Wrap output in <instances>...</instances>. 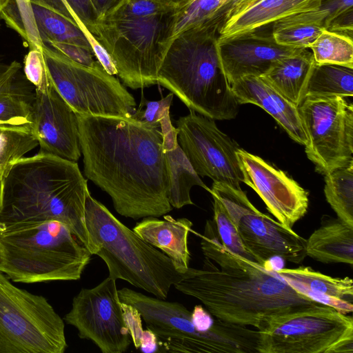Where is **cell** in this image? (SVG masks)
Here are the masks:
<instances>
[{
	"mask_svg": "<svg viewBox=\"0 0 353 353\" xmlns=\"http://www.w3.org/2000/svg\"><path fill=\"white\" fill-rule=\"evenodd\" d=\"M39 145L29 127L0 126V176Z\"/></svg>",
	"mask_w": 353,
	"mask_h": 353,
	"instance_id": "f1b7e54d",
	"label": "cell"
},
{
	"mask_svg": "<svg viewBox=\"0 0 353 353\" xmlns=\"http://www.w3.org/2000/svg\"><path fill=\"white\" fill-rule=\"evenodd\" d=\"M316 63L309 48L277 61L261 76L276 92L298 106L305 97L307 85Z\"/></svg>",
	"mask_w": 353,
	"mask_h": 353,
	"instance_id": "cb8c5ba5",
	"label": "cell"
},
{
	"mask_svg": "<svg viewBox=\"0 0 353 353\" xmlns=\"http://www.w3.org/2000/svg\"><path fill=\"white\" fill-rule=\"evenodd\" d=\"M67 57L70 59L83 65L97 68L102 65L97 59L93 51L81 46L61 43L48 42L43 43ZM103 66V65H102Z\"/></svg>",
	"mask_w": 353,
	"mask_h": 353,
	"instance_id": "60d3db41",
	"label": "cell"
},
{
	"mask_svg": "<svg viewBox=\"0 0 353 353\" xmlns=\"http://www.w3.org/2000/svg\"><path fill=\"white\" fill-rule=\"evenodd\" d=\"M176 123L178 143L196 173L241 188L243 177L237 157L239 147L214 120L190 110Z\"/></svg>",
	"mask_w": 353,
	"mask_h": 353,
	"instance_id": "5bb4252c",
	"label": "cell"
},
{
	"mask_svg": "<svg viewBox=\"0 0 353 353\" xmlns=\"http://www.w3.org/2000/svg\"><path fill=\"white\" fill-rule=\"evenodd\" d=\"M250 1L252 0H227L217 12L212 26L219 30L231 14Z\"/></svg>",
	"mask_w": 353,
	"mask_h": 353,
	"instance_id": "ee69618b",
	"label": "cell"
},
{
	"mask_svg": "<svg viewBox=\"0 0 353 353\" xmlns=\"http://www.w3.org/2000/svg\"><path fill=\"white\" fill-rule=\"evenodd\" d=\"M77 24L90 39L95 35L98 16L90 0H30Z\"/></svg>",
	"mask_w": 353,
	"mask_h": 353,
	"instance_id": "4dcf8cb0",
	"label": "cell"
},
{
	"mask_svg": "<svg viewBox=\"0 0 353 353\" xmlns=\"http://www.w3.org/2000/svg\"><path fill=\"white\" fill-rule=\"evenodd\" d=\"M210 189L211 195L223 203L243 244L259 265L263 267L275 256L297 264L307 256L306 239L260 212L241 188L213 182Z\"/></svg>",
	"mask_w": 353,
	"mask_h": 353,
	"instance_id": "4fadbf2b",
	"label": "cell"
},
{
	"mask_svg": "<svg viewBox=\"0 0 353 353\" xmlns=\"http://www.w3.org/2000/svg\"><path fill=\"white\" fill-rule=\"evenodd\" d=\"M212 196L213 199V221L222 244L239 256L256 263L254 256L243 244L236 228L223 203L216 196Z\"/></svg>",
	"mask_w": 353,
	"mask_h": 353,
	"instance_id": "e575fe53",
	"label": "cell"
},
{
	"mask_svg": "<svg viewBox=\"0 0 353 353\" xmlns=\"http://www.w3.org/2000/svg\"><path fill=\"white\" fill-rule=\"evenodd\" d=\"M31 8L35 28L42 44L48 42L72 44L93 51L89 38L77 24L39 5L31 3Z\"/></svg>",
	"mask_w": 353,
	"mask_h": 353,
	"instance_id": "484cf974",
	"label": "cell"
},
{
	"mask_svg": "<svg viewBox=\"0 0 353 353\" xmlns=\"http://www.w3.org/2000/svg\"><path fill=\"white\" fill-rule=\"evenodd\" d=\"M126 325L135 347L139 349L144 330L141 325V316L138 310L130 305L121 302Z\"/></svg>",
	"mask_w": 353,
	"mask_h": 353,
	"instance_id": "b9f144b4",
	"label": "cell"
},
{
	"mask_svg": "<svg viewBox=\"0 0 353 353\" xmlns=\"http://www.w3.org/2000/svg\"><path fill=\"white\" fill-rule=\"evenodd\" d=\"M221 62L229 83L247 77H261L279 59L299 49L279 44L270 34L245 32L217 39Z\"/></svg>",
	"mask_w": 353,
	"mask_h": 353,
	"instance_id": "ac0fdd59",
	"label": "cell"
},
{
	"mask_svg": "<svg viewBox=\"0 0 353 353\" xmlns=\"http://www.w3.org/2000/svg\"><path fill=\"white\" fill-rule=\"evenodd\" d=\"M139 348L146 353L160 352L157 336L148 329L144 330Z\"/></svg>",
	"mask_w": 353,
	"mask_h": 353,
	"instance_id": "bcb514c9",
	"label": "cell"
},
{
	"mask_svg": "<svg viewBox=\"0 0 353 353\" xmlns=\"http://www.w3.org/2000/svg\"><path fill=\"white\" fill-rule=\"evenodd\" d=\"M217 28L203 25L170 41L157 74V83L190 110L214 120L234 119L238 103L224 72L217 48Z\"/></svg>",
	"mask_w": 353,
	"mask_h": 353,
	"instance_id": "5b68a950",
	"label": "cell"
},
{
	"mask_svg": "<svg viewBox=\"0 0 353 353\" xmlns=\"http://www.w3.org/2000/svg\"><path fill=\"white\" fill-rule=\"evenodd\" d=\"M324 193L338 218L353 226V162L325 175Z\"/></svg>",
	"mask_w": 353,
	"mask_h": 353,
	"instance_id": "83f0119b",
	"label": "cell"
},
{
	"mask_svg": "<svg viewBox=\"0 0 353 353\" xmlns=\"http://www.w3.org/2000/svg\"><path fill=\"white\" fill-rule=\"evenodd\" d=\"M34 97V94H21L0 95V126L31 128Z\"/></svg>",
	"mask_w": 353,
	"mask_h": 353,
	"instance_id": "d590c367",
	"label": "cell"
},
{
	"mask_svg": "<svg viewBox=\"0 0 353 353\" xmlns=\"http://www.w3.org/2000/svg\"><path fill=\"white\" fill-rule=\"evenodd\" d=\"M230 85L239 105L252 103L259 106L293 141L306 145L307 137L298 106L276 92L262 77H244Z\"/></svg>",
	"mask_w": 353,
	"mask_h": 353,
	"instance_id": "d6986e66",
	"label": "cell"
},
{
	"mask_svg": "<svg viewBox=\"0 0 353 353\" xmlns=\"http://www.w3.org/2000/svg\"><path fill=\"white\" fill-rule=\"evenodd\" d=\"M63 321L103 353L124 352L132 343L116 280L109 276L92 288H82Z\"/></svg>",
	"mask_w": 353,
	"mask_h": 353,
	"instance_id": "9a60e30c",
	"label": "cell"
},
{
	"mask_svg": "<svg viewBox=\"0 0 353 353\" xmlns=\"http://www.w3.org/2000/svg\"><path fill=\"white\" fill-rule=\"evenodd\" d=\"M157 1L161 3H163L166 5L176 6V7H180L188 2H189L190 0H154Z\"/></svg>",
	"mask_w": 353,
	"mask_h": 353,
	"instance_id": "7dc6e473",
	"label": "cell"
},
{
	"mask_svg": "<svg viewBox=\"0 0 353 353\" xmlns=\"http://www.w3.org/2000/svg\"><path fill=\"white\" fill-rule=\"evenodd\" d=\"M321 0H252L234 12L218 30V39L258 30L283 18L312 11Z\"/></svg>",
	"mask_w": 353,
	"mask_h": 353,
	"instance_id": "44dd1931",
	"label": "cell"
},
{
	"mask_svg": "<svg viewBox=\"0 0 353 353\" xmlns=\"http://www.w3.org/2000/svg\"><path fill=\"white\" fill-rule=\"evenodd\" d=\"M321 225L306 239L307 256L324 263L353 264V226L324 216Z\"/></svg>",
	"mask_w": 353,
	"mask_h": 353,
	"instance_id": "d4e9b609",
	"label": "cell"
},
{
	"mask_svg": "<svg viewBox=\"0 0 353 353\" xmlns=\"http://www.w3.org/2000/svg\"><path fill=\"white\" fill-rule=\"evenodd\" d=\"M237 157L243 182L254 190L283 226L292 230L307 212L308 192L283 171L239 148Z\"/></svg>",
	"mask_w": 353,
	"mask_h": 353,
	"instance_id": "2e32d148",
	"label": "cell"
},
{
	"mask_svg": "<svg viewBox=\"0 0 353 353\" xmlns=\"http://www.w3.org/2000/svg\"><path fill=\"white\" fill-rule=\"evenodd\" d=\"M23 71L25 77L35 89L46 88L51 82L41 48L29 50L24 59Z\"/></svg>",
	"mask_w": 353,
	"mask_h": 353,
	"instance_id": "ab89813d",
	"label": "cell"
},
{
	"mask_svg": "<svg viewBox=\"0 0 353 353\" xmlns=\"http://www.w3.org/2000/svg\"><path fill=\"white\" fill-rule=\"evenodd\" d=\"M274 272L290 285L314 302L348 314L353 311V281L332 277L311 267L281 268Z\"/></svg>",
	"mask_w": 353,
	"mask_h": 353,
	"instance_id": "ffe728a7",
	"label": "cell"
},
{
	"mask_svg": "<svg viewBox=\"0 0 353 353\" xmlns=\"http://www.w3.org/2000/svg\"><path fill=\"white\" fill-rule=\"evenodd\" d=\"M21 65L17 61L7 63L0 57V95L21 94L33 95L27 79L20 74Z\"/></svg>",
	"mask_w": 353,
	"mask_h": 353,
	"instance_id": "74e56055",
	"label": "cell"
},
{
	"mask_svg": "<svg viewBox=\"0 0 353 353\" xmlns=\"http://www.w3.org/2000/svg\"><path fill=\"white\" fill-rule=\"evenodd\" d=\"M120 301L136 308L147 329L158 339L160 352L259 353V330L246 327L231 333H201L183 304L151 297L133 290H118Z\"/></svg>",
	"mask_w": 353,
	"mask_h": 353,
	"instance_id": "ba28073f",
	"label": "cell"
},
{
	"mask_svg": "<svg viewBox=\"0 0 353 353\" xmlns=\"http://www.w3.org/2000/svg\"><path fill=\"white\" fill-rule=\"evenodd\" d=\"M259 331V353L353 352L352 316L319 303L280 315Z\"/></svg>",
	"mask_w": 353,
	"mask_h": 353,
	"instance_id": "30bf717a",
	"label": "cell"
},
{
	"mask_svg": "<svg viewBox=\"0 0 353 353\" xmlns=\"http://www.w3.org/2000/svg\"><path fill=\"white\" fill-rule=\"evenodd\" d=\"M31 128L39 142V152L75 162L81 157L78 115L52 82L46 88L35 89Z\"/></svg>",
	"mask_w": 353,
	"mask_h": 353,
	"instance_id": "e0dca14e",
	"label": "cell"
},
{
	"mask_svg": "<svg viewBox=\"0 0 353 353\" xmlns=\"http://www.w3.org/2000/svg\"><path fill=\"white\" fill-rule=\"evenodd\" d=\"M173 98L172 92L159 101H148L143 97L139 108L136 110L132 119L144 124L160 128L161 121L170 116V108Z\"/></svg>",
	"mask_w": 353,
	"mask_h": 353,
	"instance_id": "f35d334b",
	"label": "cell"
},
{
	"mask_svg": "<svg viewBox=\"0 0 353 353\" xmlns=\"http://www.w3.org/2000/svg\"><path fill=\"white\" fill-rule=\"evenodd\" d=\"M351 8H353V0H321L318 8L285 18L293 21L314 24L327 29L334 18Z\"/></svg>",
	"mask_w": 353,
	"mask_h": 353,
	"instance_id": "8d00e7d4",
	"label": "cell"
},
{
	"mask_svg": "<svg viewBox=\"0 0 353 353\" xmlns=\"http://www.w3.org/2000/svg\"><path fill=\"white\" fill-rule=\"evenodd\" d=\"M272 34L280 45L294 48H310L323 30L321 26L288 20L285 18L272 23Z\"/></svg>",
	"mask_w": 353,
	"mask_h": 353,
	"instance_id": "836d02e7",
	"label": "cell"
},
{
	"mask_svg": "<svg viewBox=\"0 0 353 353\" xmlns=\"http://www.w3.org/2000/svg\"><path fill=\"white\" fill-rule=\"evenodd\" d=\"M0 18L26 41L30 50L41 48L30 0H10L1 12Z\"/></svg>",
	"mask_w": 353,
	"mask_h": 353,
	"instance_id": "1f68e13d",
	"label": "cell"
},
{
	"mask_svg": "<svg viewBox=\"0 0 353 353\" xmlns=\"http://www.w3.org/2000/svg\"><path fill=\"white\" fill-rule=\"evenodd\" d=\"M2 188H3V178L0 176V201L2 194Z\"/></svg>",
	"mask_w": 353,
	"mask_h": 353,
	"instance_id": "681fc988",
	"label": "cell"
},
{
	"mask_svg": "<svg viewBox=\"0 0 353 353\" xmlns=\"http://www.w3.org/2000/svg\"><path fill=\"white\" fill-rule=\"evenodd\" d=\"M226 1L190 0L185 5L179 7L176 13L172 39L180 32L194 27L203 25L212 26L217 12Z\"/></svg>",
	"mask_w": 353,
	"mask_h": 353,
	"instance_id": "d6a6232c",
	"label": "cell"
},
{
	"mask_svg": "<svg viewBox=\"0 0 353 353\" xmlns=\"http://www.w3.org/2000/svg\"><path fill=\"white\" fill-rule=\"evenodd\" d=\"M10 0H0V13L2 10L8 4Z\"/></svg>",
	"mask_w": 353,
	"mask_h": 353,
	"instance_id": "c3c4849f",
	"label": "cell"
},
{
	"mask_svg": "<svg viewBox=\"0 0 353 353\" xmlns=\"http://www.w3.org/2000/svg\"><path fill=\"white\" fill-rule=\"evenodd\" d=\"M41 50L52 83L77 114L132 119L134 98L102 65H83L44 44Z\"/></svg>",
	"mask_w": 353,
	"mask_h": 353,
	"instance_id": "8fae6325",
	"label": "cell"
},
{
	"mask_svg": "<svg viewBox=\"0 0 353 353\" xmlns=\"http://www.w3.org/2000/svg\"><path fill=\"white\" fill-rule=\"evenodd\" d=\"M163 135V148L168 174V200L175 208L193 205L190 190L200 186L209 192V188L194 170L177 141V130L172 123L161 127Z\"/></svg>",
	"mask_w": 353,
	"mask_h": 353,
	"instance_id": "603a6c76",
	"label": "cell"
},
{
	"mask_svg": "<svg viewBox=\"0 0 353 353\" xmlns=\"http://www.w3.org/2000/svg\"><path fill=\"white\" fill-rule=\"evenodd\" d=\"M89 192L75 161L43 152L22 157L3 178L0 225L59 221L88 250L85 204Z\"/></svg>",
	"mask_w": 353,
	"mask_h": 353,
	"instance_id": "3957f363",
	"label": "cell"
},
{
	"mask_svg": "<svg viewBox=\"0 0 353 353\" xmlns=\"http://www.w3.org/2000/svg\"><path fill=\"white\" fill-rule=\"evenodd\" d=\"M64 321L43 296L0 272V353H63Z\"/></svg>",
	"mask_w": 353,
	"mask_h": 353,
	"instance_id": "9c48e42d",
	"label": "cell"
},
{
	"mask_svg": "<svg viewBox=\"0 0 353 353\" xmlns=\"http://www.w3.org/2000/svg\"><path fill=\"white\" fill-rule=\"evenodd\" d=\"M91 254L61 221L0 225V272L16 283L76 281Z\"/></svg>",
	"mask_w": 353,
	"mask_h": 353,
	"instance_id": "8992f818",
	"label": "cell"
},
{
	"mask_svg": "<svg viewBox=\"0 0 353 353\" xmlns=\"http://www.w3.org/2000/svg\"><path fill=\"white\" fill-rule=\"evenodd\" d=\"M83 172L120 215L134 220L172 210L159 127L133 119L78 114Z\"/></svg>",
	"mask_w": 353,
	"mask_h": 353,
	"instance_id": "6da1fadb",
	"label": "cell"
},
{
	"mask_svg": "<svg viewBox=\"0 0 353 353\" xmlns=\"http://www.w3.org/2000/svg\"><path fill=\"white\" fill-rule=\"evenodd\" d=\"M325 30L352 39L353 8L345 10L334 18Z\"/></svg>",
	"mask_w": 353,
	"mask_h": 353,
	"instance_id": "7bdbcfd3",
	"label": "cell"
},
{
	"mask_svg": "<svg viewBox=\"0 0 353 353\" xmlns=\"http://www.w3.org/2000/svg\"><path fill=\"white\" fill-rule=\"evenodd\" d=\"M178 8L154 0H124L97 20L94 38L125 85L139 89L157 83Z\"/></svg>",
	"mask_w": 353,
	"mask_h": 353,
	"instance_id": "277c9868",
	"label": "cell"
},
{
	"mask_svg": "<svg viewBox=\"0 0 353 353\" xmlns=\"http://www.w3.org/2000/svg\"><path fill=\"white\" fill-rule=\"evenodd\" d=\"M299 112L307 158L321 174L353 162V105L339 96H306Z\"/></svg>",
	"mask_w": 353,
	"mask_h": 353,
	"instance_id": "7c38bea8",
	"label": "cell"
},
{
	"mask_svg": "<svg viewBox=\"0 0 353 353\" xmlns=\"http://www.w3.org/2000/svg\"><path fill=\"white\" fill-rule=\"evenodd\" d=\"M310 48L316 64L339 65L353 68L352 38L325 29Z\"/></svg>",
	"mask_w": 353,
	"mask_h": 353,
	"instance_id": "f546056e",
	"label": "cell"
},
{
	"mask_svg": "<svg viewBox=\"0 0 353 353\" xmlns=\"http://www.w3.org/2000/svg\"><path fill=\"white\" fill-rule=\"evenodd\" d=\"M94 9L98 19L117 8L124 0H90Z\"/></svg>",
	"mask_w": 353,
	"mask_h": 353,
	"instance_id": "f6af8a7d",
	"label": "cell"
},
{
	"mask_svg": "<svg viewBox=\"0 0 353 353\" xmlns=\"http://www.w3.org/2000/svg\"><path fill=\"white\" fill-rule=\"evenodd\" d=\"M306 96L352 97L353 68L339 65L316 63L307 85Z\"/></svg>",
	"mask_w": 353,
	"mask_h": 353,
	"instance_id": "4316f807",
	"label": "cell"
},
{
	"mask_svg": "<svg viewBox=\"0 0 353 353\" xmlns=\"http://www.w3.org/2000/svg\"><path fill=\"white\" fill-rule=\"evenodd\" d=\"M201 248L205 256L203 268L194 269L174 287L199 300L223 321L261 330L280 315L317 304L274 271L227 249L214 221H206Z\"/></svg>",
	"mask_w": 353,
	"mask_h": 353,
	"instance_id": "7a4b0ae2",
	"label": "cell"
},
{
	"mask_svg": "<svg viewBox=\"0 0 353 353\" xmlns=\"http://www.w3.org/2000/svg\"><path fill=\"white\" fill-rule=\"evenodd\" d=\"M85 222L91 255L99 256L108 276L122 279L154 296L165 299L170 288L191 275L182 273L163 252L147 243L116 218L90 192L85 199Z\"/></svg>",
	"mask_w": 353,
	"mask_h": 353,
	"instance_id": "52a82bcc",
	"label": "cell"
},
{
	"mask_svg": "<svg viewBox=\"0 0 353 353\" xmlns=\"http://www.w3.org/2000/svg\"><path fill=\"white\" fill-rule=\"evenodd\" d=\"M192 227V223L186 218L175 219L165 215L163 220L154 216L143 218L132 230L147 243L160 249L178 271L185 273L190 268L188 237Z\"/></svg>",
	"mask_w": 353,
	"mask_h": 353,
	"instance_id": "7402d4cb",
	"label": "cell"
}]
</instances>
